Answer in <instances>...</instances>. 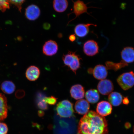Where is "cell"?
<instances>
[{
  "instance_id": "cell-1",
  "label": "cell",
  "mask_w": 134,
  "mask_h": 134,
  "mask_svg": "<svg viewBox=\"0 0 134 134\" xmlns=\"http://www.w3.org/2000/svg\"><path fill=\"white\" fill-rule=\"evenodd\" d=\"M78 129V134H107L108 131L104 117L92 110L82 117Z\"/></svg>"
},
{
  "instance_id": "cell-2",
  "label": "cell",
  "mask_w": 134,
  "mask_h": 134,
  "mask_svg": "<svg viewBox=\"0 0 134 134\" xmlns=\"http://www.w3.org/2000/svg\"><path fill=\"white\" fill-rule=\"evenodd\" d=\"M63 59L64 64L76 74V71L80 66L81 58L79 55L76 54L75 52L69 51L67 54L63 55Z\"/></svg>"
},
{
  "instance_id": "cell-3",
  "label": "cell",
  "mask_w": 134,
  "mask_h": 134,
  "mask_svg": "<svg viewBox=\"0 0 134 134\" xmlns=\"http://www.w3.org/2000/svg\"><path fill=\"white\" fill-rule=\"evenodd\" d=\"M56 110L58 115L63 118H69L72 116L73 105L68 100H64L57 105Z\"/></svg>"
},
{
  "instance_id": "cell-4",
  "label": "cell",
  "mask_w": 134,
  "mask_h": 134,
  "mask_svg": "<svg viewBox=\"0 0 134 134\" xmlns=\"http://www.w3.org/2000/svg\"><path fill=\"white\" fill-rule=\"evenodd\" d=\"M117 81L124 90L129 89L134 85V73L133 71L124 73L118 77Z\"/></svg>"
},
{
  "instance_id": "cell-5",
  "label": "cell",
  "mask_w": 134,
  "mask_h": 134,
  "mask_svg": "<svg viewBox=\"0 0 134 134\" xmlns=\"http://www.w3.org/2000/svg\"><path fill=\"white\" fill-rule=\"evenodd\" d=\"M73 3V12L68 14V16L74 13L75 15V18L71 20L68 23V24L72 21L74 20L77 18L79 17L80 15L84 13H86L88 15H90L87 11L88 8L90 7L87 6V4H85V3L81 0H77L76 1L74 2L73 0H72Z\"/></svg>"
},
{
  "instance_id": "cell-6",
  "label": "cell",
  "mask_w": 134,
  "mask_h": 134,
  "mask_svg": "<svg viewBox=\"0 0 134 134\" xmlns=\"http://www.w3.org/2000/svg\"><path fill=\"white\" fill-rule=\"evenodd\" d=\"M122 60L120 63L124 67L128 66L129 63L134 62V49L131 47H126L121 52Z\"/></svg>"
},
{
  "instance_id": "cell-7",
  "label": "cell",
  "mask_w": 134,
  "mask_h": 134,
  "mask_svg": "<svg viewBox=\"0 0 134 134\" xmlns=\"http://www.w3.org/2000/svg\"><path fill=\"white\" fill-rule=\"evenodd\" d=\"M83 51L85 54L88 56H93L99 52L98 43L93 40H88L84 44Z\"/></svg>"
},
{
  "instance_id": "cell-8",
  "label": "cell",
  "mask_w": 134,
  "mask_h": 134,
  "mask_svg": "<svg viewBox=\"0 0 134 134\" xmlns=\"http://www.w3.org/2000/svg\"><path fill=\"white\" fill-rule=\"evenodd\" d=\"M97 88L99 92L102 94L106 95L110 94L114 89L113 84L110 80L104 79L100 80L98 83Z\"/></svg>"
},
{
  "instance_id": "cell-9",
  "label": "cell",
  "mask_w": 134,
  "mask_h": 134,
  "mask_svg": "<svg viewBox=\"0 0 134 134\" xmlns=\"http://www.w3.org/2000/svg\"><path fill=\"white\" fill-rule=\"evenodd\" d=\"M58 50L57 43L53 40H50L46 42L43 46V53L46 56H52L56 54Z\"/></svg>"
},
{
  "instance_id": "cell-10",
  "label": "cell",
  "mask_w": 134,
  "mask_h": 134,
  "mask_svg": "<svg viewBox=\"0 0 134 134\" xmlns=\"http://www.w3.org/2000/svg\"><path fill=\"white\" fill-rule=\"evenodd\" d=\"M96 110L99 115L103 116H107L111 113V105L107 101L100 102L97 105Z\"/></svg>"
},
{
  "instance_id": "cell-11",
  "label": "cell",
  "mask_w": 134,
  "mask_h": 134,
  "mask_svg": "<svg viewBox=\"0 0 134 134\" xmlns=\"http://www.w3.org/2000/svg\"><path fill=\"white\" fill-rule=\"evenodd\" d=\"M91 72L94 77L98 80L105 79L108 74L107 67L101 65H97L93 69L91 70Z\"/></svg>"
},
{
  "instance_id": "cell-12",
  "label": "cell",
  "mask_w": 134,
  "mask_h": 134,
  "mask_svg": "<svg viewBox=\"0 0 134 134\" xmlns=\"http://www.w3.org/2000/svg\"><path fill=\"white\" fill-rule=\"evenodd\" d=\"M41 14V10L37 6L31 5L27 8L25 15L30 20L34 21L39 17Z\"/></svg>"
},
{
  "instance_id": "cell-13",
  "label": "cell",
  "mask_w": 134,
  "mask_h": 134,
  "mask_svg": "<svg viewBox=\"0 0 134 134\" xmlns=\"http://www.w3.org/2000/svg\"><path fill=\"white\" fill-rule=\"evenodd\" d=\"M91 26H96L97 25L92 23L80 24L75 26L74 32L76 36L80 38L84 37L89 32V27Z\"/></svg>"
},
{
  "instance_id": "cell-14",
  "label": "cell",
  "mask_w": 134,
  "mask_h": 134,
  "mask_svg": "<svg viewBox=\"0 0 134 134\" xmlns=\"http://www.w3.org/2000/svg\"><path fill=\"white\" fill-rule=\"evenodd\" d=\"M75 109L77 113L80 115H85L89 111L90 105L86 100H79L75 104Z\"/></svg>"
},
{
  "instance_id": "cell-15",
  "label": "cell",
  "mask_w": 134,
  "mask_h": 134,
  "mask_svg": "<svg viewBox=\"0 0 134 134\" xmlns=\"http://www.w3.org/2000/svg\"><path fill=\"white\" fill-rule=\"evenodd\" d=\"M72 98L77 100L82 99L85 94L84 88L81 85H76L71 87L70 91Z\"/></svg>"
},
{
  "instance_id": "cell-16",
  "label": "cell",
  "mask_w": 134,
  "mask_h": 134,
  "mask_svg": "<svg viewBox=\"0 0 134 134\" xmlns=\"http://www.w3.org/2000/svg\"><path fill=\"white\" fill-rule=\"evenodd\" d=\"M7 114V100L4 95L0 93V121L6 118Z\"/></svg>"
},
{
  "instance_id": "cell-17",
  "label": "cell",
  "mask_w": 134,
  "mask_h": 134,
  "mask_svg": "<svg viewBox=\"0 0 134 134\" xmlns=\"http://www.w3.org/2000/svg\"><path fill=\"white\" fill-rule=\"evenodd\" d=\"M40 71L37 67L31 66L27 70L26 75L27 79L31 81H34L38 79L40 75Z\"/></svg>"
},
{
  "instance_id": "cell-18",
  "label": "cell",
  "mask_w": 134,
  "mask_h": 134,
  "mask_svg": "<svg viewBox=\"0 0 134 134\" xmlns=\"http://www.w3.org/2000/svg\"><path fill=\"white\" fill-rule=\"evenodd\" d=\"M108 99L109 103L114 106L119 105L123 101V97L120 93L117 92H112L108 96Z\"/></svg>"
},
{
  "instance_id": "cell-19",
  "label": "cell",
  "mask_w": 134,
  "mask_h": 134,
  "mask_svg": "<svg viewBox=\"0 0 134 134\" xmlns=\"http://www.w3.org/2000/svg\"><path fill=\"white\" fill-rule=\"evenodd\" d=\"M85 98L88 103H97L100 98L98 92L95 89H91L87 91L85 95Z\"/></svg>"
},
{
  "instance_id": "cell-20",
  "label": "cell",
  "mask_w": 134,
  "mask_h": 134,
  "mask_svg": "<svg viewBox=\"0 0 134 134\" xmlns=\"http://www.w3.org/2000/svg\"><path fill=\"white\" fill-rule=\"evenodd\" d=\"M68 0H53V8L58 13L64 12L68 8Z\"/></svg>"
},
{
  "instance_id": "cell-21",
  "label": "cell",
  "mask_w": 134,
  "mask_h": 134,
  "mask_svg": "<svg viewBox=\"0 0 134 134\" xmlns=\"http://www.w3.org/2000/svg\"><path fill=\"white\" fill-rule=\"evenodd\" d=\"M15 88L14 83L10 81L4 82L1 85V90L7 94H12L14 92Z\"/></svg>"
},
{
  "instance_id": "cell-22",
  "label": "cell",
  "mask_w": 134,
  "mask_h": 134,
  "mask_svg": "<svg viewBox=\"0 0 134 134\" xmlns=\"http://www.w3.org/2000/svg\"><path fill=\"white\" fill-rule=\"evenodd\" d=\"M10 8V3L8 0H0V10L4 12Z\"/></svg>"
},
{
  "instance_id": "cell-23",
  "label": "cell",
  "mask_w": 134,
  "mask_h": 134,
  "mask_svg": "<svg viewBox=\"0 0 134 134\" xmlns=\"http://www.w3.org/2000/svg\"><path fill=\"white\" fill-rule=\"evenodd\" d=\"M10 3L14 5L21 12L22 8V5L24 3L25 0H8Z\"/></svg>"
},
{
  "instance_id": "cell-24",
  "label": "cell",
  "mask_w": 134,
  "mask_h": 134,
  "mask_svg": "<svg viewBox=\"0 0 134 134\" xmlns=\"http://www.w3.org/2000/svg\"><path fill=\"white\" fill-rule=\"evenodd\" d=\"M44 99L47 104L54 105L57 103V98L53 96L45 97Z\"/></svg>"
},
{
  "instance_id": "cell-25",
  "label": "cell",
  "mask_w": 134,
  "mask_h": 134,
  "mask_svg": "<svg viewBox=\"0 0 134 134\" xmlns=\"http://www.w3.org/2000/svg\"><path fill=\"white\" fill-rule=\"evenodd\" d=\"M8 130V127L6 124L0 122V134H6Z\"/></svg>"
},
{
  "instance_id": "cell-26",
  "label": "cell",
  "mask_w": 134,
  "mask_h": 134,
  "mask_svg": "<svg viewBox=\"0 0 134 134\" xmlns=\"http://www.w3.org/2000/svg\"><path fill=\"white\" fill-rule=\"evenodd\" d=\"M38 105L40 109L42 110H46L48 108V105L45 102L44 98L41 101L38 102Z\"/></svg>"
},
{
  "instance_id": "cell-27",
  "label": "cell",
  "mask_w": 134,
  "mask_h": 134,
  "mask_svg": "<svg viewBox=\"0 0 134 134\" xmlns=\"http://www.w3.org/2000/svg\"><path fill=\"white\" fill-rule=\"evenodd\" d=\"M70 41L71 42H74L76 39V37L75 34L70 35L69 37Z\"/></svg>"
},
{
  "instance_id": "cell-28",
  "label": "cell",
  "mask_w": 134,
  "mask_h": 134,
  "mask_svg": "<svg viewBox=\"0 0 134 134\" xmlns=\"http://www.w3.org/2000/svg\"><path fill=\"white\" fill-rule=\"evenodd\" d=\"M123 103L125 104H128L129 103V101L128 99L127 98H125L123 100Z\"/></svg>"
}]
</instances>
